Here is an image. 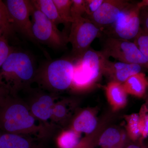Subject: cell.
Returning <instances> with one entry per match:
<instances>
[{
	"label": "cell",
	"instance_id": "cell-1",
	"mask_svg": "<svg viewBox=\"0 0 148 148\" xmlns=\"http://www.w3.org/2000/svg\"><path fill=\"white\" fill-rule=\"evenodd\" d=\"M53 126L37 119L27 103L10 95L0 105V130L5 133L29 135L44 140Z\"/></svg>",
	"mask_w": 148,
	"mask_h": 148
},
{
	"label": "cell",
	"instance_id": "cell-2",
	"mask_svg": "<svg viewBox=\"0 0 148 148\" xmlns=\"http://www.w3.org/2000/svg\"><path fill=\"white\" fill-rule=\"evenodd\" d=\"M37 69L31 54L13 50L0 70V85L4 86L11 95H16L19 91L31 88Z\"/></svg>",
	"mask_w": 148,
	"mask_h": 148
},
{
	"label": "cell",
	"instance_id": "cell-3",
	"mask_svg": "<svg viewBox=\"0 0 148 148\" xmlns=\"http://www.w3.org/2000/svg\"><path fill=\"white\" fill-rule=\"evenodd\" d=\"M74 63L66 59L48 61L37 69L34 82L42 89L56 95L71 88Z\"/></svg>",
	"mask_w": 148,
	"mask_h": 148
},
{
	"label": "cell",
	"instance_id": "cell-4",
	"mask_svg": "<svg viewBox=\"0 0 148 148\" xmlns=\"http://www.w3.org/2000/svg\"><path fill=\"white\" fill-rule=\"evenodd\" d=\"M106 58L101 51L89 48L74 63L71 88L77 91L89 90L103 75V61Z\"/></svg>",
	"mask_w": 148,
	"mask_h": 148
},
{
	"label": "cell",
	"instance_id": "cell-5",
	"mask_svg": "<svg viewBox=\"0 0 148 148\" xmlns=\"http://www.w3.org/2000/svg\"><path fill=\"white\" fill-rule=\"evenodd\" d=\"M32 33L37 42L54 49L64 48L68 42V37L60 32L57 26L37 9L32 3Z\"/></svg>",
	"mask_w": 148,
	"mask_h": 148
},
{
	"label": "cell",
	"instance_id": "cell-6",
	"mask_svg": "<svg viewBox=\"0 0 148 148\" xmlns=\"http://www.w3.org/2000/svg\"><path fill=\"white\" fill-rule=\"evenodd\" d=\"M102 31L88 18L82 16L74 18L71 24L68 42L71 44L75 57L79 58L88 50L93 40L101 36Z\"/></svg>",
	"mask_w": 148,
	"mask_h": 148
},
{
	"label": "cell",
	"instance_id": "cell-7",
	"mask_svg": "<svg viewBox=\"0 0 148 148\" xmlns=\"http://www.w3.org/2000/svg\"><path fill=\"white\" fill-rule=\"evenodd\" d=\"M101 52L106 58L112 57L119 62L137 64L148 69V62L134 42L128 40L109 37Z\"/></svg>",
	"mask_w": 148,
	"mask_h": 148
},
{
	"label": "cell",
	"instance_id": "cell-8",
	"mask_svg": "<svg viewBox=\"0 0 148 148\" xmlns=\"http://www.w3.org/2000/svg\"><path fill=\"white\" fill-rule=\"evenodd\" d=\"M142 8L136 3H130L121 14L116 22L110 26L112 37L130 40L134 39L141 29L140 12Z\"/></svg>",
	"mask_w": 148,
	"mask_h": 148
},
{
	"label": "cell",
	"instance_id": "cell-9",
	"mask_svg": "<svg viewBox=\"0 0 148 148\" xmlns=\"http://www.w3.org/2000/svg\"><path fill=\"white\" fill-rule=\"evenodd\" d=\"M12 19L16 32L35 43H38L32 33L30 19L32 3L28 0H7L4 1Z\"/></svg>",
	"mask_w": 148,
	"mask_h": 148
},
{
	"label": "cell",
	"instance_id": "cell-10",
	"mask_svg": "<svg viewBox=\"0 0 148 148\" xmlns=\"http://www.w3.org/2000/svg\"><path fill=\"white\" fill-rule=\"evenodd\" d=\"M130 3L125 0H104L98 10L86 18L103 30L114 24Z\"/></svg>",
	"mask_w": 148,
	"mask_h": 148
},
{
	"label": "cell",
	"instance_id": "cell-11",
	"mask_svg": "<svg viewBox=\"0 0 148 148\" xmlns=\"http://www.w3.org/2000/svg\"><path fill=\"white\" fill-rule=\"evenodd\" d=\"M31 98L28 105L32 114L39 120L47 124L51 119L52 110L56 102V95L46 92L42 89L34 90L30 88Z\"/></svg>",
	"mask_w": 148,
	"mask_h": 148
},
{
	"label": "cell",
	"instance_id": "cell-12",
	"mask_svg": "<svg viewBox=\"0 0 148 148\" xmlns=\"http://www.w3.org/2000/svg\"><path fill=\"white\" fill-rule=\"evenodd\" d=\"M143 69L137 64H127L119 61H112L105 58L102 72L111 81L123 83L131 76L140 73Z\"/></svg>",
	"mask_w": 148,
	"mask_h": 148
},
{
	"label": "cell",
	"instance_id": "cell-13",
	"mask_svg": "<svg viewBox=\"0 0 148 148\" xmlns=\"http://www.w3.org/2000/svg\"><path fill=\"white\" fill-rule=\"evenodd\" d=\"M43 140L29 135L4 132L1 134L0 148H46Z\"/></svg>",
	"mask_w": 148,
	"mask_h": 148
},
{
	"label": "cell",
	"instance_id": "cell-14",
	"mask_svg": "<svg viewBox=\"0 0 148 148\" xmlns=\"http://www.w3.org/2000/svg\"><path fill=\"white\" fill-rule=\"evenodd\" d=\"M106 92L108 101L113 110H118L126 106L127 94L122 84L110 82L106 86Z\"/></svg>",
	"mask_w": 148,
	"mask_h": 148
},
{
	"label": "cell",
	"instance_id": "cell-15",
	"mask_svg": "<svg viewBox=\"0 0 148 148\" xmlns=\"http://www.w3.org/2000/svg\"><path fill=\"white\" fill-rule=\"evenodd\" d=\"M98 124L95 112L90 109H86L74 119L71 129L79 133L89 135L95 130Z\"/></svg>",
	"mask_w": 148,
	"mask_h": 148
},
{
	"label": "cell",
	"instance_id": "cell-16",
	"mask_svg": "<svg viewBox=\"0 0 148 148\" xmlns=\"http://www.w3.org/2000/svg\"><path fill=\"white\" fill-rule=\"evenodd\" d=\"M122 84L127 94L143 98L148 90V77L140 72L130 77Z\"/></svg>",
	"mask_w": 148,
	"mask_h": 148
},
{
	"label": "cell",
	"instance_id": "cell-17",
	"mask_svg": "<svg viewBox=\"0 0 148 148\" xmlns=\"http://www.w3.org/2000/svg\"><path fill=\"white\" fill-rule=\"evenodd\" d=\"M127 134L118 128L106 127L99 137L98 145L101 148L113 147L127 140Z\"/></svg>",
	"mask_w": 148,
	"mask_h": 148
},
{
	"label": "cell",
	"instance_id": "cell-18",
	"mask_svg": "<svg viewBox=\"0 0 148 148\" xmlns=\"http://www.w3.org/2000/svg\"><path fill=\"white\" fill-rule=\"evenodd\" d=\"M31 1L37 9L56 26L65 24L58 13L53 0H32Z\"/></svg>",
	"mask_w": 148,
	"mask_h": 148
},
{
	"label": "cell",
	"instance_id": "cell-19",
	"mask_svg": "<svg viewBox=\"0 0 148 148\" xmlns=\"http://www.w3.org/2000/svg\"><path fill=\"white\" fill-rule=\"evenodd\" d=\"M110 118V117L108 115L104 117L98 123L95 130L83 138L74 148H95L98 145V139L101 133L108 126Z\"/></svg>",
	"mask_w": 148,
	"mask_h": 148
},
{
	"label": "cell",
	"instance_id": "cell-20",
	"mask_svg": "<svg viewBox=\"0 0 148 148\" xmlns=\"http://www.w3.org/2000/svg\"><path fill=\"white\" fill-rule=\"evenodd\" d=\"M0 31L7 39L16 33L12 19L4 2L0 0Z\"/></svg>",
	"mask_w": 148,
	"mask_h": 148
},
{
	"label": "cell",
	"instance_id": "cell-21",
	"mask_svg": "<svg viewBox=\"0 0 148 148\" xmlns=\"http://www.w3.org/2000/svg\"><path fill=\"white\" fill-rule=\"evenodd\" d=\"M65 100L56 102L52 110L51 120L58 124L64 123L69 118L71 114L70 111L73 108L70 101Z\"/></svg>",
	"mask_w": 148,
	"mask_h": 148
},
{
	"label": "cell",
	"instance_id": "cell-22",
	"mask_svg": "<svg viewBox=\"0 0 148 148\" xmlns=\"http://www.w3.org/2000/svg\"><path fill=\"white\" fill-rule=\"evenodd\" d=\"M80 133L71 129L65 130L60 134L57 143L60 148H74L79 143Z\"/></svg>",
	"mask_w": 148,
	"mask_h": 148
},
{
	"label": "cell",
	"instance_id": "cell-23",
	"mask_svg": "<svg viewBox=\"0 0 148 148\" xmlns=\"http://www.w3.org/2000/svg\"><path fill=\"white\" fill-rule=\"evenodd\" d=\"M127 122L126 133L128 138L132 142H136L140 137L139 125V114H132L125 116Z\"/></svg>",
	"mask_w": 148,
	"mask_h": 148
},
{
	"label": "cell",
	"instance_id": "cell-24",
	"mask_svg": "<svg viewBox=\"0 0 148 148\" xmlns=\"http://www.w3.org/2000/svg\"><path fill=\"white\" fill-rule=\"evenodd\" d=\"M59 15L65 24H71L73 20L71 14L72 0H53Z\"/></svg>",
	"mask_w": 148,
	"mask_h": 148
},
{
	"label": "cell",
	"instance_id": "cell-25",
	"mask_svg": "<svg viewBox=\"0 0 148 148\" xmlns=\"http://www.w3.org/2000/svg\"><path fill=\"white\" fill-rule=\"evenodd\" d=\"M134 42L148 62V32L141 28L138 36L134 39Z\"/></svg>",
	"mask_w": 148,
	"mask_h": 148
},
{
	"label": "cell",
	"instance_id": "cell-26",
	"mask_svg": "<svg viewBox=\"0 0 148 148\" xmlns=\"http://www.w3.org/2000/svg\"><path fill=\"white\" fill-rule=\"evenodd\" d=\"M139 116L138 125L140 136L145 138L148 136V110L145 105L141 108Z\"/></svg>",
	"mask_w": 148,
	"mask_h": 148
},
{
	"label": "cell",
	"instance_id": "cell-27",
	"mask_svg": "<svg viewBox=\"0 0 148 148\" xmlns=\"http://www.w3.org/2000/svg\"><path fill=\"white\" fill-rule=\"evenodd\" d=\"M71 14L73 20L78 17L84 16L85 14V0H72Z\"/></svg>",
	"mask_w": 148,
	"mask_h": 148
},
{
	"label": "cell",
	"instance_id": "cell-28",
	"mask_svg": "<svg viewBox=\"0 0 148 148\" xmlns=\"http://www.w3.org/2000/svg\"><path fill=\"white\" fill-rule=\"evenodd\" d=\"M9 45L7 39L4 37L0 38V70L8 57L13 51Z\"/></svg>",
	"mask_w": 148,
	"mask_h": 148
},
{
	"label": "cell",
	"instance_id": "cell-29",
	"mask_svg": "<svg viewBox=\"0 0 148 148\" xmlns=\"http://www.w3.org/2000/svg\"><path fill=\"white\" fill-rule=\"evenodd\" d=\"M104 0H85V14L86 17H89L96 12L100 8Z\"/></svg>",
	"mask_w": 148,
	"mask_h": 148
},
{
	"label": "cell",
	"instance_id": "cell-30",
	"mask_svg": "<svg viewBox=\"0 0 148 148\" xmlns=\"http://www.w3.org/2000/svg\"><path fill=\"white\" fill-rule=\"evenodd\" d=\"M140 12V21L141 25L143 26L142 28L144 31L148 32V8H142Z\"/></svg>",
	"mask_w": 148,
	"mask_h": 148
},
{
	"label": "cell",
	"instance_id": "cell-31",
	"mask_svg": "<svg viewBox=\"0 0 148 148\" xmlns=\"http://www.w3.org/2000/svg\"><path fill=\"white\" fill-rule=\"evenodd\" d=\"M10 95V92L5 86L0 85V105Z\"/></svg>",
	"mask_w": 148,
	"mask_h": 148
},
{
	"label": "cell",
	"instance_id": "cell-32",
	"mask_svg": "<svg viewBox=\"0 0 148 148\" xmlns=\"http://www.w3.org/2000/svg\"><path fill=\"white\" fill-rule=\"evenodd\" d=\"M125 148H147V147L143 145L142 143H136V142L132 143H127Z\"/></svg>",
	"mask_w": 148,
	"mask_h": 148
},
{
	"label": "cell",
	"instance_id": "cell-33",
	"mask_svg": "<svg viewBox=\"0 0 148 148\" xmlns=\"http://www.w3.org/2000/svg\"><path fill=\"white\" fill-rule=\"evenodd\" d=\"M138 4L141 8L145 7L148 8V0H143L142 1L138 2Z\"/></svg>",
	"mask_w": 148,
	"mask_h": 148
},
{
	"label": "cell",
	"instance_id": "cell-34",
	"mask_svg": "<svg viewBox=\"0 0 148 148\" xmlns=\"http://www.w3.org/2000/svg\"><path fill=\"white\" fill-rule=\"evenodd\" d=\"M127 140L125 141V142H123V143H122L121 144L119 145L116 146V147H113L107 148H125L126 145H127Z\"/></svg>",
	"mask_w": 148,
	"mask_h": 148
},
{
	"label": "cell",
	"instance_id": "cell-35",
	"mask_svg": "<svg viewBox=\"0 0 148 148\" xmlns=\"http://www.w3.org/2000/svg\"><path fill=\"white\" fill-rule=\"evenodd\" d=\"M144 97H145V105L148 110V90Z\"/></svg>",
	"mask_w": 148,
	"mask_h": 148
},
{
	"label": "cell",
	"instance_id": "cell-36",
	"mask_svg": "<svg viewBox=\"0 0 148 148\" xmlns=\"http://www.w3.org/2000/svg\"><path fill=\"white\" fill-rule=\"evenodd\" d=\"M3 36L2 33H1V32L0 31V38H1V37H2Z\"/></svg>",
	"mask_w": 148,
	"mask_h": 148
},
{
	"label": "cell",
	"instance_id": "cell-37",
	"mask_svg": "<svg viewBox=\"0 0 148 148\" xmlns=\"http://www.w3.org/2000/svg\"><path fill=\"white\" fill-rule=\"evenodd\" d=\"M1 134L0 133V138H1Z\"/></svg>",
	"mask_w": 148,
	"mask_h": 148
},
{
	"label": "cell",
	"instance_id": "cell-38",
	"mask_svg": "<svg viewBox=\"0 0 148 148\" xmlns=\"http://www.w3.org/2000/svg\"><path fill=\"white\" fill-rule=\"evenodd\" d=\"M147 147V148H148V147Z\"/></svg>",
	"mask_w": 148,
	"mask_h": 148
}]
</instances>
